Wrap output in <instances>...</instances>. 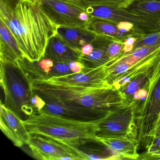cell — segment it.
Wrapping results in <instances>:
<instances>
[{
    "instance_id": "1",
    "label": "cell",
    "mask_w": 160,
    "mask_h": 160,
    "mask_svg": "<svg viewBox=\"0 0 160 160\" xmlns=\"http://www.w3.org/2000/svg\"><path fill=\"white\" fill-rule=\"evenodd\" d=\"M45 102L43 111L83 121L100 119L131 103L120 90L72 86L48 79H28Z\"/></svg>"
},
{
    "instance_id": "2",
    "label": "cell",
    "mask_w": 160,
    "mask_h": 160,
    "mask_svg": "<svg viewBox=\"0 0 160 160\" xmlns=\"http://www.w3.org/2000/svg\"><path fill=\"white\" fill-rule=\"evenodd\" d=\"M0 18L14 35L24 57L32 62L43 58L48 43L57 34L58 27L48 17L39 2L27 0L14 10L0 6Z\"/></svg>"
},
{
    "instance_id": "3",
    "label": "cell",
    "mask_w": 160,
    "mask_h": 160,
    "mask_svg": "<svg viewBox=\"0 0 160 160\" xmlns=\"http://www.w3.org/2000/svg\"><path fill=\"white\" fill-rule=\"evenodd\" d=\"M102 119L80 120L41 110L23 122L31 134L43 136L78 148L87 142L97 140L96 133Z\"/></svg>"
},
{
    "instance_id": "4",
    "label": "cell",
    "mask_w": 160,
    "mask_h": 160,
    "mask_svg": "<svg viewBox=\"0 0 160 160\" xmlns=\"http://www.w3.org/2000/svg\"><path fill=\"white\" fill-rule=\"evenodd\" d=\"M1 86L4 93L6 107L21 119L34 113L31 104L33 92L26 75L17 62L0 61Z\"/></svg>"
},
{
    "instance_id": "5",
    "label": "cell",
    "mask_w": 160,
    "mask_h": 160,
    "mask_svg": "<svg viewBox=\"0 0 160 160\" xmlns=\"http://www.w3.org/2000/svg\"><path fill=\"white\" fill-rule=\"evenodd\" d=\"M143 88L148 91V95L140 106L137 105L135 123L137 138L142 148L147 150L154 141L160 118V58Z\"/></svg>"
},
{
    "instance_id": "6",
    "label": "cell",
    "mask_w": 160,
    "mask_h": 160,
    "mask_svg": "<svg viewBox=\"0 0 160 160\" xmlns=\"http://www.w3.org/2000/svg\"><path fill=\"white\" fill-rule=\"evenodd\" d=\"M84 9L90 17L105 19L116 25L122 22L131 23L138 31L145 35L160 32V21L129 8L117 9L93 6Z\"/></svg>"
},
{
    "instance_id": "7",
    "label": "cell",
    "mask_w": 160,
    "mask_h": 160,
    "mask_svg": "<svg viewBox=\"0 0 160 160\" xmlns=\"http://www.w3.org/2000/svg\"><path fill=\"white\" fill-rule=\"evenodd\" d=\"M40 7L58 27L86 28L90 18L86 10L64 0H41Z\"/></svg>"
},
{
    "instance_id": "8",
    "label": "cell",
    "mask_w": 160,
    "mask_h": 160,
    "mask_svg": "<svg viewBox=\"0 0 160 160\" xmlns=\"http://www.w3.org/2000/svg\"><path fill=\"white\" fill-rule=\"evenodd\" d=\"M137 102L110 113L99 123L96 138H111L135 135L137 137L135 117Z\"/></svg>"
},
{
    "instance_id": "9",
    "label": "cell",
    "mask_w": 160,
    "mask_h": 160,
    "mask_svg": "<svg viewBox=\"0 0 160 160\" xmlns=\"http://www.w3.org/2000/svg\"><path fill=\"white\" fill-rule=\"evenodd\" d=\"M28 145L32 155L38 160H88L78 148L40 135L31 134Z\"/></svg>"
},
{
    "instance_id": "10",
    "label": "cell",
    "mask_w": 160,
    "mask_h": 160,
    "mask_svg": "<svg viewBox=\"0 0 160 160\" xmlns=\"http://www.w3.org/2000/svg\"><path fill=\"white\" fill-rule=\"evenodd\" d=\"M108 77L107 66L105 64L96 68L85 67L80 73H72L46 79L72 86L103 88L112 86L108 83Z\"/></svg>"
},
{
    "instance_id": "11",
    "label": "cell",
    "mask_w": 160,
    "mask_h": 160,
    "mask_svg": "<svg viewBox=\"0 0 160 160\" xmlns=\"http://www.w3.org/2000/svg\"><path fill=\"white\" fill-rule=\"evenodd\" d=\"M0 128L15 146L22 147L29 143L31 134L27 130L23 120L6 107L2 101L0 103Z\"/></svg>"
},
{
    "instance_id": "12",
    "label": "cell",
    "mask_w": 160,
    "mask_h": 160,
    "mask_svg": "<svg viewBox=\"0 0 160 160\" xmlns=\"http://www.w3.org/2000/svg\"><path fill=\"white\" fill-rule=\"evenodd\" d=\"M81 55L79 51L72 48L56 34L48 41L43 58L56 62L69 63L79 61Z\"/></svg>"
},
{
    "instance_id": "13",
    "label": "cell",
    "mask_w": 160,
    "mask_h": 160,
    "mask_svg": "<svg viewBox=\"0 0 160 160\" xmlns=\"http://www.w3.org/2000/svg\"><path fill=\"white\" fill-rule=\"evenodd\" d=\"M97 140L123 159H136L139 142L135 135L111 138H97Z\"/></svg>"
},
{
    "instance_id": "14",
    "label": "cell",
    "mask_w": 160,
    "mask_h": 160,
    "mask_svg": "<svg viewBox=\"0 0 160 160\" xmlns=\"http://www.w3.org/2000/svg\"><path fill=\"white\" fill-rule=\"evenodd\" d=\"M24 57L14 35L0 18V61L17 62Z\"/></svg>"
},
{
    "instance_id": "15",
    "label": "cell",
    "mask_w": 160,
    "mask_h": 160,
    "mask_svg": "<svg viewBox=\"0 0 160 160\" xmlns=\"http://www.w3.org/2000/svg\"><path fill=\"white\" fill-rule=\"evenodd\" d=\"M57 35L66 44L79 51L86 45L93 42L97 35L87 28L58 27Z\"/></svg>"
},
{
    "instance_id": "16",
    "label": "cell",
    "mask_w": 160,
    "mask_h": 160,
    "mask_svg": "<svg viewBox=\"0 0 160 160\" xmlns=\"http://www.w3.org/2000/svg\"><path fill=\"white\" fill-rule=\"evenodd\" d=\"M114 40L108 36L97 35L93 41V51L88 56L81 55L79 61L87 68H96L105 65L111 60L108 49L109 44Z\"/></svg>"
},
{
    "instance_id": "17",
    "label": "cell",
    "mask_w": 160,
    "mask_h": 160,
    "mask_svg": "<svg viewBox=\"0 0 160 160\" xmlns=\"http://www.w3.org/2000/svg\"><path fill=\"white\" fill-rule=\"evenodd\" d=\"M86 28L96 35L108 36L114 40L125 41L129 37L121 32L115 23L98 18L90 17Z\"/></svg>"
},
{
    "instance_id": "18",
    "label": "cell",
    "mask_w": 160,
    "mask_h": 160,
    "mask_svg": "<svg viewBox=\"0 0 160 160\" xmlns=\"http://www.w3.org/2000/svg\"><path fill=\"white\" fill-rule=\"evenodd\" d=\"M78 149L85 154L88 160L122 159L118 154L98 140L87 142L80 146Z\"/></svg>"
},
{
    "instance_id": "19",
    "label": "cell",
    "mask_w": 160,
    "mask_h": 160,
    "mask_svg": "<svg viewBox=\"0 0 160 160\" xmlns=\"http://www.w3.org/2000/svg\"><path fill=\"white\" fill-rule=\"evenodd\" d=\"M85 9L90 6H106L113 9L128 8L135 0H64Z\"/></svg>"
},
{
    "instance_id": "20",
    "label": "cell",
    "mask_w": 160,
    "mask_h": 160,
    "mask_svg": "<svg viewBox=\"0 0 160 160\" xmlns=\"http://www.w3.org/2000/svg\"><path fill=\"white\" fill-rule=\"evenodd\" d=\"M128 8L160 21V0H135Z\"/></svg>"
},
{
    "instance_id": "21",
    "label": "cell",
    "mask_w": 160,
    "mask_h": 160,
    "mask_svg": "<svg viewBox=\"0 0 160 160\" xmlns=\"http://www.w3.org/2000/svg\"><path fill=\"white\" fill-rule=\"evenodd\" d=\"M152 70L149 72L143 74L136 78L120 90L128 99V97L129 96L133 95L135 92L145 87L148 79L149 75Z\"/></svg>"
},
{
    "instance_id": "22",
    "label": "cell",
    "mask_w": 160,
    "mask_h": 160,
    "mask_svg": "<svg viewBox=\"0 0 160 160\" xmlns=\"http://www.w3.org/2000/svg\"><path fill=\"white\" fill-rule=\"evenodd\" d=\"M124 41L114 40L109 44L108 49V55L110 59L116 58L123 52Z\"/></svg>"
},
{
    "instance_id": "23",
    "label": "cell",
    "mask_w": 160,
    "mask_h": 160,
    "mask_svg": "<svg viewBox=\"0 0 160 160\" xmlns=\"http://www.w3.org/2000/svg\"><path fill=\"white\" fill-rule=\"evenodd\" d=\"M31 104L35 113L42 110L45 106L46 103L40 96L34 92L31 99Z\"/></svg>"
},
{
    "instance_id": "24",
    "label": "cell",
    "mask_w": 160,
    "mask_h": 160,
    "mask_svg": "<svg viewBox=\"0 0 160 160\" xmlns=\"http://www.w3.org/2000/svg\"><path fill=\"white\" fill-rule=\"evenodd\" d=\"M147 152L149 156L160 153V136L154 139V141L147 149Z\"/></svg>"
},
{
    "instance_id": "25",
    "label": "cell",
    "mask_w": 160,
    "mask_h": 160,
    "mask_svg": "<svg viewBox=\"0 0 160 160\" xmlns=\"http://www.w3.org/2000/svg\"><path fill=\"white\" fill-rule=\"evenodd\" d=\"M138 39L133 37H128L124 42L123 52L124 53L132 52L133 50L134 46Z\"/></svg>"
},
{
    "instance_id": "26",
    "label": "cell",
    "mask_w": 160,
    "mask_h": 160,
    "mask_svg": "<svg viewBox=\"0 0 160 160\" xmlns=\"http://www.w3.org/2000/svg\"><path fill=\"white\" fill-rule=\"evenodd\" d=\"M23 0H0V5L14 10Z\"/></svg>"
},
{
    "instance_id": "27",
    "label": "cell",
    "mask_w": 160,
    "mask_h": 160,
    "mask_svg": "<svg viewBox=\"0 0 160 160\" xmlns=\"http://www.w3.org/2000/svg\"><path fill=\"white\" fill-rule=\"evenodd\" d=\"M69 67L74 73H80L85 68L84 64L80 61H72L68 63Z\"/></svg>"
},
{
    "instance_id": "28",
    "label": "cell",
    "mask_w": 160,
    "mask_h": 160,
    "mask_svg": "<svg viewBox=\"0 0 160 160\" xmlns=\"http://www.w3.org/2000/svg\"><path fill=\"white\" fill-rule=\"evenodd\" d=\"M94 48V44H93V42H92L84 46L80 50V53L82 54V55L88 56L93 51Z\"/></svg>"
},
{
    "instance_id": "29",
    "label": "cell",
    "mask_w": 160,
    "mask_h": 160,
    "mask_svg": "<svg viewBox=\"0 0 160 160\" xmlns=\"http://www.w3.org/2000/svg\"><path fill=\"white\" fill-rule=\"evenodd\" d=\"M148 95V91L142 88L138 90L136 92H135L134 94H133V99L135 101L140 100L143 97L147 98Z\"/></svg>"
},
{
    "instance_id": "30",
    "label": "cell",
    "mask_w": 160,
    "mask_h": 160,
    "mask_svg": "<svg viewBox=\"0 0 160 160\" xmlns=\"http://www.w3.org/2000/svg\"><path fill=\"white\" fill-rule=\"evenodd\" d=\"M160 136V124L158 125L155 131V135H154V139Z\"/></svg>"
},
{
    "instance_id": "31",
    "label": "cell",
    "mask_w": 160,
    "mask_h": 160,
    "mask_svg": "<svg viewBox=\"0 0 160 160\" xmlns=\"http://www.w3.org/2000/svg\"><path fill=\"white\" fill-rule=\"evenodd\" d=\"M28 1L30 2H32V3H37L39 2L41 0H27Z\"/></svg>"
}]
</instances>
